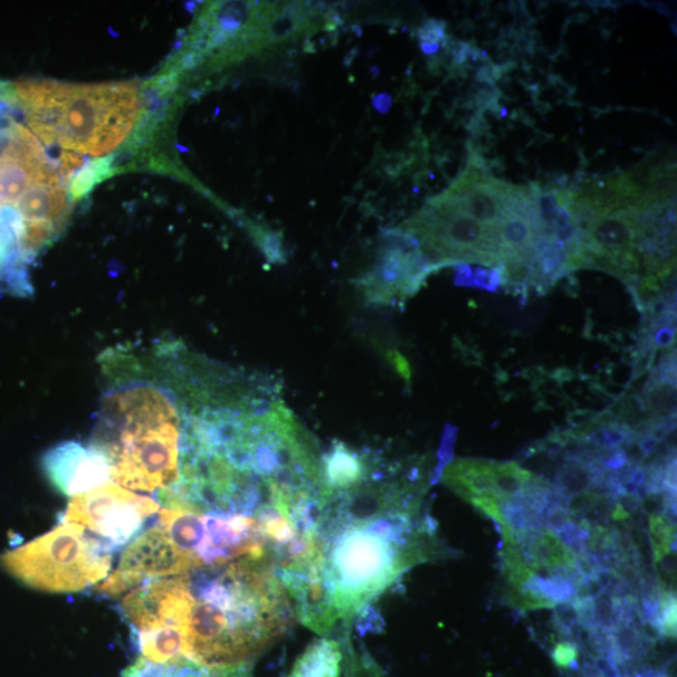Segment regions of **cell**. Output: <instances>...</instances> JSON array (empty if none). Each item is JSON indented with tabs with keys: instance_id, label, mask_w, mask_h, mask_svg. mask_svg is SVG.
I'll list each match as a JSON object with an SVG mask.
<instances>
[{
	"instance_id": "6da1fadb",
	"label": "cell",
	"mask_w": 677,
	"mask_h": 677,
	"mask_svg": "<svg viewBox=\"0 0 677 677\" xmlns=\"http://www.w3.org/2000/svg\"><path fill=\"white\" fill-rule=\"evenodd\" d=\"M421 465L386 464L371 453L361 479L321 491L300 555L334 619L349 624L413 566L432 556L433 530L421 517Z\"/></svg>"
},
{
	"instance_id": "7a4b0ae2",
	"label": "cell",
	"mask_w": 677,
	"mask_h": 677,
	"mask_svg": "<svg viewBox=\"0 0 677 677\" xmlns=\"http://www.w3.org/2000/svg\"><path fill=\"white\" fill-rule=\"evenodd\" d=\"M185 576L186 659L205 666L252 664L288 630L293 604L271 558H240Z\"/></svg>"
},
{
	"instance_id": "3957f363",
	"label": "cell",
	"mask_w": 677,
	"mask_h": 677,
	"mask_svg": "<svg viewBox=\"0 0 677 677\" xmlns=\"http://www.w3.org/2000/svg\"><path fill=\"white\" fill-rule=\"evenodd\" d=\"M187 402L165 387L133 381L104 396L91 447L107 458L121 488L165 492L179 480Z\"/></svg>"
},
{
	"instance_id": "277c9868",
	"label": "cell",
	"mask_w": 677,
	"mask_h": 677,
	"mask_svg": "<svg viewBox=\"0 0 677 677\" xmlns=\"http://www.w3.org/2000/svg\"><path fill=\"white\" fill-rule=\"evenodd\" d=\"M4 98L47 146L102 157L130 135L140 116L139 89L132 82L69 84L25 80L0 84Z\"/></svg>"
},
{
	"instance_id": "5b68a950",
	"label": "cell",
	"mask_w": 677,
	"mask_h": 677,
	"mask_svg": "<svg viewBox=\"0 0 677 677\" xmlns=\"http://www.w3.org/2000/svg\"><path fill=\"white\" fill-rule=\"evenodd\" d=\"M112 547L79 524L63 523L0 556V566L19 583L44 593H79L106 578Z\"/></svg>"
},
{
	"instance_id": "8992f818",
	"label": "cell",
	"mask_w": 677,
	"mask_h": 677,
	"mask_svg": "<svg viewBox=\"0 0 677 677\" xmlns=\"http://www.w3.org/2000/svg\"><path fill=\"white\" fill-rule=\"evenodd\" d=\"M157 512L160 504L155 500L109 482L74 495L66 507L64 523L79 524L114 548L135 537L146 520Z\"/></svg>"
},
{
	"instance_id": "52a82bcc",
	"label": "cell",
	"mask_w": 677,
	"mask_h": 677,
	"mask_svg": "<svg viewBox=\"0 0 677 677\" xmlns=\"http://www.w3.org/2000/svg\"><path fill=\"white\" fill-rule=\"evenodd\" d=\"M636 208L589 217L584 230V268L597 266L628 286L638 281L642 253V217Z\"/></svg>"
},
{
	"instance_id": "ba28073f",
	"label": "cell",
	"mask_w": 677,
	"mask_h": 677,
	"mask_svg": "<svg viewBox=\"0 0 677 677\" xmlns=\"http://www.w3.org/2000/svg\"><path fill=\"white\" fill-rule=\"evenodd\" d=\"M434 269L416 238L396 228L386 235L383 249L373 269L359 280V289L369 304L393 307L412 298Z\"/></svg>"
},
{
	"instance_id": "9c48e42d",
	"label": "cell",
	"mask_w": 677,
	"mask_h": 677,
	"mask_svg": "<svg viewBox=\"0 0 677 677\" xmlns=\"http://www.w3.org/2000/svg\"><path fill=\"white\" fill-rule=\"evenodd\" d=\"M47 480L65 495H79L109 483L111 465L93 447L69 441L57 444L43 455Z\"/></svg>"
},
{
	"instance_id": "30bf717a",
	"label": "cell",
	"mask_w": 677,
	"mask_h": 677,
	"mask_svg": "<svg viewBox=\"0 0 677 677\" xmlns=\"http://www.w3.org/2000/svg\"><path fill=\"white\" fill-rule=\"evenodd\" d=\"M122 677H254L252 664L237 666H205L178 657L166 663H156L140 657L123 673Z\"/></svg>"
},
{
	"instance_id": "8fae6325",
	"label": "cell",
	"mask_w": 677,
	"mask_h": 677,
	"mask_svg": "<svg viewBox=\"0 0 677 677\" xmlns=\"http://www.w3.org/2000/svg\"><path fill=\"white\" fill-rule=\"evenodd\" d=\"M642 402L652 422L673 421L676 410V355L665 356L654 368L644 389Z\"/></svg>"
},
{
	"instance_id": "7c38bea8",
	"label": "cell",
	"mask_w": 677,
	"mask_h": 677,
	"mask_svg": "<svg viewBox=\"0 0 677 677\" xmlns=\"http://www.w3.org/2000/svg\"><path fill=\"white\" fill-rule=\"evenodd\" d=\"M342 661L340 643L322 636L298 657L288 677H340Z\"/></svg>"
},
{
	"instance_id": "4fadbf2b",
	"label": "cell",
	"mask_w": 677,
	"mask_h": 677,
	"mask_svg": "<svg viewBox=\"0 0 677 677\" xmlns=\"http://www.w3.org/2000/svg\"><path fill=\"white\" fill-rule=\"evenodd\" d=\"M454 283L470 288H481L498 291L504 285V273L502 265L494 268H473L470 264H460L455 268Z\"/></svg>"
},
{
	"instance_id": "5bb4252c",
	"label": "cell",
	"mask_w": 677,
	"mask_h": 677,
	"mask_svg": "<svg viewBox=\"0 0 677 677\" xmlns=\"http://www.w3.org/2000/svg\"><path fill=\"white\" fill-rule=\"evenodd\" d=\"M112 158L101 157L90 162L88 166H83L78 174L74 175L70 195L72 199H78L90 193L95 184L106 178L111 167Z\"/></svg>"
},
{
	"instance_id": "9a60e30c",
	"label": "cell",
	"mask_w": 677,
	"mask_h": 677,
	"mask_svg": "<svg viewBox=\"0 0 677 677\" xmlns=\"http://www.w3.org/2000/svg\"><path fill=\"white\" fill-rule=\"evenodd\" d=\"M421 43L440 44L445 40V23L429 19L418 32Z\"/></svg>"
},
{
	"instance_id": "2e32d148",
	"label": "cell",
	"mask_w": 677,
	"mask_h": 677,
	"mask_svg": "<svg viewBox=\"0 0 677 677\" xmlns=\"http://www.w3.org/2000/svg\"><path fill=\"white\" fill-rule=\"evenodd\" d=\"M373 104L380 113H387L390 106H392V99H390L389 94H379L373 100Z\"/></svg>"
},
{
	"instance_id": "e0dca14e",
	"label": "cell",
	"mask_w": 677,
	"mask_h": 677,
	"mask_svg": "<svg viewBox=\"0 0 677 677\" xmlns=\"http://www.w3.org/2000/svg\"><path fill=\"white\" fill-rule=\"evenodd\" d=\"M421 50L424 54L432 55L441 50V45L432 43H421Z\"/></svg>"
}]
</instances>
